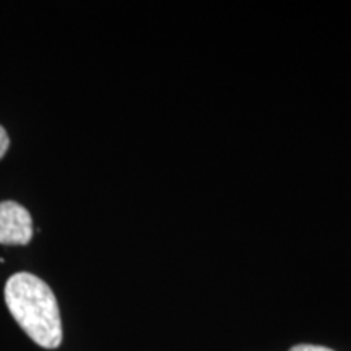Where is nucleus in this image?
Returning a JSON list of instances; mask_svg holds the SVG:
<instances>
[{"label":"nucleus","mask_w":351,"mask_h":351,"mask_svg":"<svg viewBox=\"0 0 351 351\" xmlns=\"http://www.w3.org/2000/svg\"><path fill=\"white\" fill-rule=\"evenodd\" d=\"M5 302L13 319L34 343L46 350L62 343L59 304L46 282L26 271L12 275L5 285Z\"/></svg>","instance_id":"f257e3e1"},{"label":"nucleus","mask_w":351,"mask_h":351,"mask_svg":"<svg viewBox=\"0 0 351 351\" xmlns=\"http://www.w3.org/2000/svg\"><path fill=\"white\" fill-rule=\"evenodd\" d=\"M33 238V219L19 202H0V244L26 245Z\"/></svg>","instance_id":"f03ea898"},{"label":"nucleus","mask_w":351,"mask_h":351,"mask_svg":"<svg viewBox=\"0 0 351 351\" xmlns=\"http://www.w3.org/2000/svg\"><path fill=\"white\" fill-rule=\"evenodd\" d=\"M8 147H10V138H8L7 130L0 125V160H2L3 155H5Z\"/></svg>","instance_id":"7ed1b4c3"},{"label":"nucleus","mask_w":351,"mask_h":351,"mask_svg":"<svg viewBox=\"0 0 351 351\" xmlns=\"http://www.w3.org/2000/svg\"><path fill=\"white\" fill-rule=\"evenodd\" d=\"M289 351H333L330 348H326V346H319V345H296L293 346Z\"/></svg>","instance_id":"20e7f679"}]
</instances>
